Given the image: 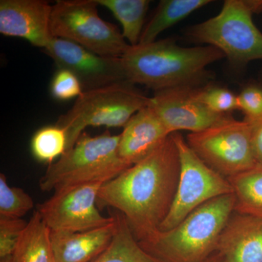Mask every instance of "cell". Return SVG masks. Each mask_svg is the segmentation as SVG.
Segmentation results:
<instances>
[{"instance_id":"21","label":"cell","mask_w":262,"mask_h":262,"mask_svg":"<svg viewBox=\"0 0 262 262\" xmlns=\"http://www.w3.org/2000/svg\"><path fill=\"white\" fill-rule=\"evenodd\" d=\"M235 196L234 212L262 219V166L228 179Z\"/></svg>"},{"instance_id":"13","label":"cell","mask_w":262,"mask_h":262,"mask_svg":"<svg viewBox=\"0 0 262 262\" xmlns=\"http://www.w3.org/2000/svg\"><path fill=\"white\" fill-rule=\"evenodd\" d=\"M52 6L42 0H1L0 33L46 49L54 39L51 30Z\"/></svg>"},{"instance_id":"24","label":"cell","mask_w":262,"mask_h":262,"mask_svg":"<svg viewBox=\"0 0 262 262\" xmlns=\"http://www.w3.org/2000/svg\"><path fill=\"white\" fill-rule=\"evenodd\" d=\"M196 98L208 110L220 115H228L238 110L237 95L218 85L196 86Z\"/></svg>"},{"instance_id":"22","label":"cell","mask_w":262,"mask_h":262,"mask_svg":"<svg viewBox=\"0 0 262 262\" xmlns=\"http://www.w3.org/2000/svg\"><path fill=\"white\" fill-rule=\"evenodd\" d=\"M67 136L65 130L58 125H49L38 130L31 142L32 154L36 159L51 163L61 158L67 151Z\"/></svg>"},{"instance_id":"14","label":"cell","mask_w":262,"mask_h":262,"mask_svg":"<svg viewBox=\"0 0 262 262\" xmlns=\"http://www.w3.org/2000/svg\"><path fill=\"white\" fill-rule=\"evenodd\" d=\"M224 262H262V219L234 212L221 234Z\"/></svg>"},{"instance_id":"27","label":"cell","mask_w":262,"mask_h":262,"mask_svg":"<svg viewBox=\"0 0 262 262\" xmlns=\"http://www.w3.org/2000/svg\"><path fill=\"white\" fill-rule=\"evenodd\" d=\"M52 96L59 101H67L77 97L83 93L80 80L70 71L59 69L51 84Z\"/></svg>"},{"instance_id":"25","label":"cell","mask_w":262,"mask_h":262,"mask_svg":"<svg viewBox=\"0 0 262 262\" xmlns=\"http://www.w3.org/2000/svg\"><path fill=\"white\" fill-rule=\"evenodd\" d=\"M238 110L244 113V120L253 124L262 120V86L248 84L237 95Z\"/></svg>"},{"instance_id":"1","label":"cell","mask_w":262,"mask_h":262,"mask_svg":"<svg viewBox=\"0 0 262 262\" xmlns=\"http://www.w3.org/2000/svg\"><path fill=\"white\" fill-rule=\"evenodd\" d=\"M180 158L173 135L139 163L104 183L98 204L112 207L126 219L139 242L159 232L175 199Z\"/></svg>"},{"instance_id":"19","label":"cell","mask_w":262,"mask_h":262,"mask_svg":"<svg viewBox=\"0 0 262 262\" xmlns=\"http://www.w3.org/2000/svg\"><path fill=\"white\" fill-rule=\"evenodd\" d=\"M115 216L117 230L111 243L91 262H160L141 247L124 215Z\"/></svg>"},{"instance_id":"23","label":"cell","mask_w":262,"mask_h":262,"mask_svg":"<svg viewBox=\"0 0 262 262\" xmlns=\"http://www.w3.org/2000/svg\"><path fill=\"white\" fill-rule=\"evenodd\" d=\"M34 207L32 196L20 188L10 187L5 174H0V216L21 219Z\"/></svg>"},{"instance_id":"8","label":"cell","mask_w":262,"mask_h":262,"mask_svg":"<svg viewBox=\"0 0 262 262\" xmlns=\"http://www.w3.org/2000/svg\"><path fill=\"white\" fill-rule=\"evenodd\" d=\"M189 147L208 166L229 179L258 165L253 154L251 125L231 116L216 125L188 134Z\"/></svg>"},{"instance_id":"18","label":"cell","mask_w":262,"mask_h":262,"mask_svg":"<svg viewBox=\"0 0 262 262\" xmlns=\"http://www.w3.org/2000/svg\"><path fill=\"white\" fill-rule=\"evenodd\" d=\"M211 3V0H162L144 27L139 44L155 42L164 31Z\"/></svg>"},{"instance_id":"15","label":"cell","mask_w":262,"mask_h":262,"mask_svg":"<svg viewBox=\"0 0 262 262\" xmlns=\"http://www.w3.org/2000/svg\"><path fill=\"white\" fill-rule=\"evenodd\" d=\"M170 135L152 108L146 106L131 117L120 134L119 153L132 166L159 147Z\"/></svg>"},{"instance_id":"9","label":"cell","mask_w":262,"mask_h":262,"mask_svg":"<svg viewBox=\"0 0 262 262\" xmlns=\"http://www.w3.org/2000/svg\"><path fill=\"white\" fill-rule=\"evenodd\" d=\"M172 135L180 158V177L173 205L160 231L173 228L207 202L233 193L228 179L208 166L189 147L180 133Z\"/></svg>"},{"instance_id":"12","label":"cell","mask_w":262,"mask_h":262,"mask_svg":"<svg viewBox=\"0 0 262 262\" xmlns=\"http://www.w3.org/2000/svg\"><path fill=\"white\" fill-rule=\"evenodd\" d=\"M196 86H182L157 91L148 106L170 134L180 130L199 132L216 125L231 115L213 113L198 99Z\"/></svg>"},{"instance_id":"11","label":"cell","mask_w":262,"mask_h":262,"mask_svg":"<svg viewBox=\"0 0 262 262\" xmlns=\"http://www.w3.org/2000/svg\"><path fill=\"white\" fill-rule=\"evenodd\" d=\"M44 51L59 69L79 79L83 91L127 81L121 58L100 56L59 38H54Z\"/></svg>"},{"instance_id":"26","label":"cell","mask_w":262,"mask_h":262,"mask_svg":"<svg viewBox=\"0 0 262 262\" xmlns=\"http://www.w3.org/2000/svg\"><path fill=\"white\" fill-rule=\"evenodd\" d=\"M27 225L21 219L0 216V258L13 255Z\"/></svg>"},{"instance_id":"7","label":"cell","mask_w":262,"mask_h":262,"mask_svg":"<svg viewBox=\"0 0 262 262\" xmlns=\"http://www.w3.org/2000/svg\"><path fill=\"white\" fill-rule=\"evenodd\" d=\"M98 5L96 0H58L52 6V35L100 56L121 58L130 44L116 26L100 18Z\"/></svg>"},{"instance_id":"5","label":"cell","mask_w":262,"mask_h":262,"mask_svg":"<svg viewBox=\"0 0 262 262\" xmlns=\"http://www.w3.org/2000/svg\"><path fill=\"white\" fill-rule=\"evenodd\" d=\"M261 10V0H226L218 15L189 27L186 35L216 48L234 65L262 60V33L253 21Z\"/></svg>"},{"instance_id":"2","label":"cell","mask_w":262,"mask_h":262,"mask_svg":"<svg viewBox=\"0 0 262 262\" xmlns=\"http://www.w3.org/2000/svg\"><path fill=\"white\" fill-rule=\"evenodd\" d=\"M225 54L213 46L184 48L173 38L131 46L121 57L127 82L157 91L200 86L206 67Z\"/></svg>"},{"instance_id":"17","label":"cell","mask_w":262,"mask_h":262,"mask_svg":"<svg viewBox=\"0 0 262 262\" xmlns=\"http://www.w3.org/2000/svg\"><path fill=\"white\" fill-rule=\"evenodd\" d=\"M12 262H56L51 230L37 211L27 222L12 255Z\"/></svg>"},{"instance_id":"28","label":"cell","mask_w":262,"mask_h":262,"mask_svg":"<svg viewBox=\"0 0 262 262\" xmlns=\"http://www.w3.org/2000/svg\"><path fill=\"white\" fill-rule=\"evenodd\" d=\"M250 125H251L253 154L256 163L262 166V120Z\"/></svg>"},{"instance_id":"16","label":"cell","mask_w":262,"mask_h":262,"mask_svg":"<svg viewBox=\"0 0 262 262\" xmlns=\"http://www.w3.org/2000/svg\"><path fill=\"white\" fill-rule=\"evenodd\" d=\"M117 220L103 227L68 232L51 231L56 262H91L108 247L117 230Z\"/></svg>"},{"instance_id":"3","label":"cell","mask_w":262,"mask_h":262,"mask_svg":"<svg viewBox=\"0 0 262 262\" xmlns=\"http://www.w3.org/2000/svg\"><path fill=\"white\" fill-rule=\"evenodd\" d=\"M235 196L207 202L168 231H159L141 247L160 262H204L216 253L221 234L234 212Z\"/></svg>"},{"instance_id":"10","label":"cell","mask_w":262,"mask_h":262,"mask_svg":"<svg viewBox=\"0 0 262 262\" xmlns=\"http://www.w3.org/2000/svg\"><path fill=\"white\" fill-rule=\"evenodd\" d=\"M103 184L87 183L56 191L49 200L38 205L37 211L53 232H84L107 225L115 216H103L97 208Z\"/></svg>"},{"instance_id":"20","label":"cell","mask_w":262,"mask_h":262,"mask_svg":"<svg viewBox=\"0 0 262 262\" xmlns=\"http://www.w3.org/2000/svg\"><path fill=\"white\" fill-rule=\"evenodd\" d=\"M98 5L113 13L122 27V35L130 43L137 46L144 30V22L150 1L148 0H96Z\"/></svg>"},{"instance_id":"30","label":"cell","mask_w":262,"mask_h":262,"mask_svg":"<svg viewBox=\"0 0 262 262\" xmlns=\"http://www.w3.org/2000/svg\"><path fill=\"white\" fill-rule=\"evenodd\" d=\"M0 262H12V256H7V257L0 258Z\"/></svg>"},{"instance_id":"29","label":"cell","mask_w":262,"mask_h":262,"mask_svg":"<svg viewBox=\"0 0 262 262\" xmlns=\"http://www.w3.org/2000/svg\"><path fill=\"white\" fill-rule=\"evenodd\" d=\"M204 262H224L222 259V256L219 254V253H215L214 254L212 255L211 257L208 258Z\"/></svg>"},{"instance_id":"6","label":"cell","mask_w":262,"mask_h":262,"mask_svg":"<svg viewBox=\"0 0 262 262\" xmlns=\"http://www.w3.org/2000/svg\"><path fill=\"white\" fill-rule=\"evenodd\" d=\"M149 99L127 81L83 91L56 123L67 134V151L73 147L86 127H125L131 117L149 104Z\"/></svg>"},{"instance_id":"4","label":"cell","mask_w":262,"mask_h":262,"mask_svg":"<svg viewBox=\"0 0 262 262\" xmlns=\"http://www.w3.org/2000/svg\"><path fill=\"white\" fill-rule=\"evenodd\" d=\"M120 135L105 132L91 136L83 133L73 147L51 163L39 180L42 192L60 190L87 183L112 180L130 165L119 153Z\"/></svg>"}]
</instances>
